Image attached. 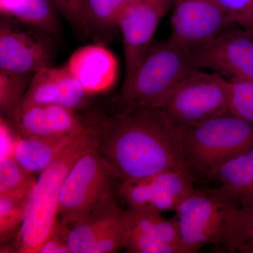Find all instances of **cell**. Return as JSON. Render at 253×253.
I'll return each mask as SVG.
<instances>
[{
    "instance_id": "484cf974",
    "label": "cell",
    "mask_w": 253,
    "mask_h": 253,
    "mask_svg": "<svg viewBox=\"0 0 253 253\" xmlns=\"http://www.w3.org/2000/svg\"><path fill=\"white\" fill-rule=\"evenodd\" d=\"M225 87L231 113L253 125V81L225 78Z\"/></svg>"
},
{
    "instance_id": "52a82bcc",
    "label": "cell",
    "mask_w": 253,
    "mask_h": 253,
    "mask_svg": "<svg viewBox=\"0 0 253 253\" xmlns=\"http://www.w3.org/2000/svg\"><path fill=\"white\" fill-rule=\"evenodd\" d=\"M163 110L181 130L230 113L225 78L201 69L193 71L178 84Z\"/></svg>"
},
{
    "instance_id": "5bb4252c",
    "label": "cell",
    "mask_w": 253,
    "mask_h": 253,
    "mask_svg": "<svg viewBox=\"0 0 253 253\" xmlns=\"http://www.w3.org/2000/svg\"><path fill=\"white\" fill-rule=\"evenodd\" d=\"M7 119L15 131L23 137L80 135L89 131L81 114L56 105L19 109Z\"/></svg>"
},
{
    "instance_id": "7c38bea8",
    "label": "cell",
    "mask_w": 253,
    "mask_h": 253,
    "mask_svg": "<svg viewBox=\"0 0 253 253\" xmlns=\"http://www.w3.org/2000/svg\"><path fill=\"white\" fill-rule=\"evenodd\" d=\"M1 16L0 21V71L35 73L51 66L54 53L45 38Z\"/></svg>"
},
{
    "instance_id": "cb8c5ba5",
    "label": "cell",
    "mask_w": 253,
    "mask_h": 253,
    "mask_svg": "<svg viewBox=\"0 0 253 253\" xmlns=\"http://www.w3.org/2000/svg\"><path fill=\"white\" fill-rule=\"evenodd\" d=\"M34 73L0 71V109L9 118L17 112Z\"/></svg>"
},
{
    "instance_id": "8fae6325",
    "label": "cell",
    "mask_w": 253,
    "mask_h": 253,
    "mask_svg": "<svg viewBox=\"0 0 253 253\" xmlns=\"http://www.w3.org/2000/svg\"><path fill=\"white\" fill-rule=\"evenodd\" d=\"M234 25L236 24L213 0H176L169 38L192 51L214 41Z\"/></svg>"
},
{
    "instance_id": "83f0119b",
    "label": "cell",
    "mask_w": 253,
    "mask_h": 253,
    "mask_svg": "<svg viewBox=\"0 0 253 253\" xmlns=\"http://www.w3.org/2000/svg\"><path fill=\"white\" fill-rule=\"evenodd\" d=\"M125 249L131 253H184L181 246L130 231Z\"/></svg>"
},
{
    "instance_id": "f1b7e54d",
    "label": "cell",
    "mask_w": 253,
    "mask_h": 253,
    "mask_svg": "<svg viewBox=\"0 0 253 253\" xmlns=\"http://www.w3.org/2000/svg\"><path fill=\"white\" fill-rule=\"evenodd\" d=\"M235 24L253 30V0H213Z\"/></svg>"
},
{
    "instance_id": "4dcf8cb0",
    "label": "cell",
    "mask_w": 253,
    "mask_h": 253,
    "mask_svg": "<svg viewBox=\"0 0 253 253\" xmlns=\"http://www.w3.org/2000/svg\"><path fill=\"white\" fill-rule=\"evenodd\" d=\"M70 230L71 226L58 219L51 235L44 241L38 253H70Z\"/></svg>"
},
{
    "instance_id": "d4e9b609",
    "label": "cell",
    "mask_w": 253,
    "mask_h": 253,
    "mask_svg": "<svg viewBox=\"0 0 253 253\" xmlns=\"http://www.w3.org/2000/svg\"><path fill=\"white\" fill-rule=\"evenodd\" d=\"M28 196L0 195V239L1 244L9 242L17 236L27 210Z\"/></svg>"
},
{
    "instance_id": "e0dca14e",
    "label": "cell",
    "mask_w": 253,
    "mask_h": 253,
    "mask_svg": "<svg viewBox=\"0 0 253 253\" xmlns=\"http://www.w3.org/2000/svg\"><path fill=\"white\" fill-rule=\"evenodd\" d=\"M82 134L52 137L19 136L15 146L14 156L28 171L35 174H41Z\"/></svg>"
},
{
    "instance_id": "6da1fadb",
    "label": "cell",
    "mask_w": 253,
    "mask_h": 253,
    "mask_svg": "<svg viewBox=\"0 0 253 253\" xmlns=\"http://www.w3.org/2000/svg\"><path fill=\"white\" fill-rule=\"evenodd\" d=\"M117 106L112 113L86 110L81 116L94 133L98 152L121 181L166 170L189 172L181 129L162 109Z\"/></svg>"
},
{
    "instance_id": "5b68a950",
    "label": "cell",
    "mask_w": 253,
    "mask_h": 253,
    "mask_svg": "<svg viewBox=\"0 0 253 253\" xmlns=\"http://www.w3.org/2000/svg\"><path fill=\"white\" fill-rule=\"evenodd\" d=\"M119 176L96 149L80 156L63 181L58 219L70 226L89 214L111 195L117 194Z\"/></svg>"
},
{
    "instance_id": "d6986e66",
    "label": "cell",
    "mask_w": 253,
    "mask_h": 253,
    "mask_svg": "<svg viewBox=\"0 0 253 253\" xmlns=\"http://www.w3.org/2000/svg\"><path fill=\"white\" fill-rule=\"evenodd\" d=\"M211 179L230 190L241 206L253 207V147L221 166Z\"/></svg>"
},
{
    "instance_id": "30bf717a",
    "label": "cell",
    "mask_w": 253,
    "mask_h": 253,
    "mask_svg": "<svg viewBox=\"0 0 253 253\" xmlns=\"http://www.w3.org/2000/svg\"><path fill=\"white\" fill-rule=\"evenodd\" d=\"M191 51L200 69L210 68L226 79L253 81V30L234 25Z\"/></svg>"
},
{
    "instance_id": "7402d4cb",
    "label": "cell",
    "mask_w": 253,
    "mask_h": 253,
    "mask_svg": "<svg viewBox=\"0 0 253 253\" xmlns=\"http://www.w3.org/2000/svg\"><path fill=\"white\" fill-rule=\"evenodd\" d=\"M136 0H84L83 21L86 35L104 36L118 29V21Z\"/></svg>"
},
{
    "instance_id": "7a4b0ae2",
    "label": "cell",
    "mask_w": 253,
    "mask_h": 253,
    "mask_svg": "<svg viewBox=\"0 0 253 253\" xmlns=\"http://www.w3.org/2000/svg\"><path fill=\"white\" fill-rule=\"evenodd\" d=\"M198 69L191 50L170 38L154 41L132 77L121 87L116 106L163 109L180 82Z\"/></svg>"
},
{
    "instance_id": "3957f363",
    "label": "cell",
    "mask_w": 253,
    "mask_h": 253,
    "mask_svg": "<svg viewBox=\"0 0 253 253\" xmlns=\"http://www.w3.org/2000/svg\"><path fill=\"white\" fill-rule=\"evenodd\" d=\"M91 149H96V141L89 129L73 141L51 166L39 174L28 201L24 220L14 240L17 253H39L58 220L63 181L80 156Z\"/></svg>"
},
{
    "instance_id": "603a6c76",
    "label": "cell",
    "mask_w": 253,
    "mask_h": 253,
    "mask_svg": "<svg viewBox=\"0 0 253 253\" xmlns=\"http://www.w3.org/2000/svg\"><path fill=\"white\" fill-rule=\"evenodd\" d=\"M35 175L23 168L14 155L0 158V195L31 196L36 184Z\"/></svg>"
},
{
    "instance_id": "44dd1931",
    "label": "cell",
    "mask_w": 253,
    "mask_h": 253,
    "mask_svg": "<svg viewBox=\"0 0 253 253\" xmlns=\"http://www.w3.org/2000/svg\"><path fill=\"white\" fill-rule=\"evenodd\" d=\"M125 212L130 231L153 236L166 242L181 246L183 249L176 215L171 219H166L163 217L161 213L132 208L125 209Z\"/></svg>"
},
{
    "instance_id": "1f68e13d",
    "label": "cell",
    "mask_w": 253,
    "mask_h": 253,
    "mask_svg": "<svg viewBox=\"0 0 253 253\" xmlns=\"http://www.w3.org/2000/svg\"><path fill=\"white\" fill-rule=\"evenodd\" d=\"M0 158L14 155L15 146L19 135L13 129L7 118L1 115L0 118Z\"/></svg>"
},
{
    "instance_id": "277c9868",
    "label": "cell",
    "mask_w": 253,
    "mask_h": 253,
    "mask_svg": "<svg viewBox=\"0 0 253 253\" xmlns=\"http://www.w3.org/2000/svg\"><path fill=\"white\" fill-rule=\"evenodd\" d=\"M181 131L184 160L194 180L211 179L221 166L253 147V125L231 113Z\"/></svg>"
},
{
    "instance_id": "4316f807",
    "label": "cell",
    "mask_w": 253,
    "mask_h": 253,
    "mask_svg": "<svg viewBox=\"0 0 253 253\" xmlns=\"http://www.w3.org/2000/svg\"><path fill=\"white\" fill-rule=\"evenodd\" d=\"M130 234L126 212L104 231L91 248L90 253H115L125 249Z\"/></svg>"
},
{
    "instance_id": "ffe728a7",
    "label": "cell",
    "mask_w": 253,
    "mask_h": 253,
    "mask_svg": "<svg viewBox=\"0 0 253 253\" xmlns=\"http://www.w3.org/2000/svg\"><path fill=\"white\" fill-rule=\"evenodd\" d=\"M217 247L228 253H253V207L234 208L226 219Z\"/></svg>"
},
{
    "instance_id": "ba28073f",
    "label": "cell",
    "mask_w": 253,
    "mask_h": 253,
    "mask_svg": "<svg viewBox=\"0 0 253 253\" xmlns=\"http://www.w3.org/2000/svg\"><path fill=\"white\" fill-rule=\"evenodd\" d=\"M194 181L185 171H163L149 177L121 181L118 186V199L127 208L161 214L175 211L194 189Z\"/></svg>"
},
{
    "instance_id": "9a60e30c",
    "label": "cell",
    "mask_w": 253,
    "mask_h": 253,
    "mask_svg": "<svg viewBox=\"0 0 253 253\" xmlns=\"http://www.w3.org/2000/svg\"><path fill=\"white\" fill-rule=\"evenodd\" d=\"M65 67L91 96L109 91L117 76L116 57L108 48L100 44H88L76 49Z\"/></svg>"
},
{
    "instance_id": "2e32d148",
    "label": "cell",
    "mask_w": 253,
    "mask_h": 253,
    "mask_svg": "<svg viewBox=\"0 0 253 253\" xmlns=\"http://www.w3.org/2000/svg\"><path fill=\"white\" fill-rule=\"evenodd\" d=\"M117 194L103 201L85 217L71 226L70 253H90L95 242L124 212Z\"/></svg>"
},
{
    "instance_id": "f546056e",
    "label": "cell",
    "mask_w": 253,
    "mask_h": 253,
    "mask_svg": "<svg viewBox=\"0 0 253 253\" xmlns=\"http://www.w3.org/2000/svg\"><path fill=\"white\" fill-rule=\"evenodd\" d=\"M60 14L69 23L78 36L87 38L84 21L83 6L84 0H53Z\"/></svg>"
},
{
    "instance_id": "ac0fdd59",
    "label": "cell",
    "mask_w": 253,
    "mask_h": 253,
    "mask_svg": "<svg viewBox=\"0 0 253 253\" xmlns=\"http://www.w3.org/2000/svg\"><path fill=\"white\" fill-rule=\"evenodd\" d=\"M0 11L46 36L59 34L60 13L53 0H0Z\"/></svg>"
},
{
    "instance_id": "9c48e42d",
    "label": "cell",
    "mask_w": 253,
    "mask_h": 253,
    "mask_svg": "<svg viewBox=\"0 0 253 253\" xmlns=\"http://www.w3.org/2000/svg\"><path fill=\"white\" fill-rule=\"evenodd\" d=\"M176 0H136L123 13L118 21L122 36L126 84L144 59L163 17L172 9Z\"/></svg>"
},
{
    "instance_id": "8992f818",
    "label": "cell",
    "mask_w": 253,
    "mask_h": 253,
    "mask_svg": "<svg viewBox=\"0 0 253 253\" xmlns=\"http://www.w3.org/2000/svg\"><path fill=\"white\" fill-rule=\"evenodd\" d=\"M239 205L224 186L194 188L175 211L184 253H198L208 244L217 246L229 213Z\"/></svg>"
},
{
    "instance_id": "4fadbf2b",
    "label": "cell",
    "mask_w": 253,
    "mask_h": 253,
    "mask_svg": "<svg viewBox=\"0 0 253 253\" xmlns=\"http://www.w3.org/2000/svg\"><path fill=\"white\" fill-rule=\"evenodd\" d=\"M91 96L65 66H49L34 73L19 109L56 105L78 112L89 109Z\"/></svg>"
}]
</instances>
